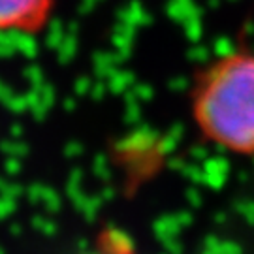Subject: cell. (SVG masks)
<instances>
[{"label": "cell", "mask_w": 254, "mask_h": 254, "mask_svg": "<svg viewBox=\"0 0 254 254\" xmlns=\"http://www.w3.org/2000/svg\"><path fill=\"white\" fill-rule=\"evenodd\" d=\"M201 136L237 154H254V53L232 51L209 63L192 89Z\"/></svg>", "instance_id": "1"}, {"label": "cell", "mask_w": 254, "mask_h": 254, "mask_svg": "<svg viewBox=\"0 0 254 254\" xmlns=\"http://www.w3.org/2000/svg\"><path fill=\"white\" fill-rule=\"evenodd\" d=\"M59 0H0V36H36L55 17Z\"/></svg>", "instance_id": "2"}]
</instances>
